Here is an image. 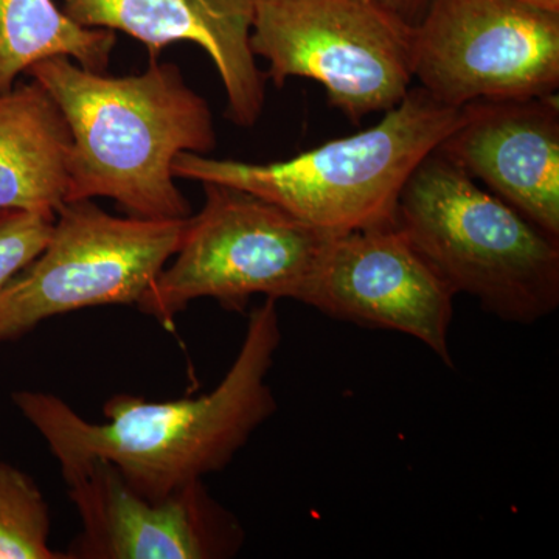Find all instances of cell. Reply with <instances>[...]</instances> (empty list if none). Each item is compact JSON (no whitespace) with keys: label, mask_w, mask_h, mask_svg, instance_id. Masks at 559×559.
<instances>
[{"label":"cell","mask_w":559,"mask_h":559,"mask_svg":"<svg viewBox=\"0 0 559 559\" xmlns=\"http://www.w3.org/2000/svg\"><path fill=\"white\" fill-rule=\"evenodd\" d=\"M50 514L36 481L0 462V559H69L49 546Z\"/></svg>","instance_id":"15"},{"label":"cell","mask_w":559,"mask_h":559,"mask_svg":"<svg viewBox=\"0 0 559 559\" xmlns=\"http://www.w3.org/2000/svg\"><path fill=\"white\" fill-rule=\"evenodd\" d=\"M454 297L395 221L331 237L301 304L414 337L452 369Z\"/></svg>","instance_id":"9"},{"label":"cell","mask_w":559,"mask_h":559,"mask_svg":"<svg viewBox=\"0 0 559 559\" xmlns=\"http://www.w3.org/2000/svg\"><path fill=\"white\" fill-rule=\"evenodd\" d=\"M412 50L418 86L452 108L558 94L559 13L518 0H429Z\"/></svg>","instance_id":"8"},{"label":"cell","mask_w":559,"mask_h":559,"mask_svg":"<svg viewBox=\"0 0 559 559\" xmlns=\"http://www.w3.org/2000/svg\"><path fill=\"white\" fill-rule=\"evenodd\" d=\"M280 344L277 300L266 299L250 312L226 377L198 399L156 403L120 393L103 406L105 423L87 421L51 393L21 390L11 399L61 471L106 460L140 495L164 499L226 468L277 411L267 377Z\"/></svg>","instance_id":"1"},{"label":"cell","mask_w":559,"mask_h":559,"mask_svg":"<svg viewBox=\"0 0 559 559\" xmlns=\"http://www.w3.org/2000/svg\"><path fill=\"white\" fill-rule=\"evenodd\" d=\"M396 224L452 293L500 320L533 325L559 308V241L439 150L401 191Z\"/></svg>","instance_id":"4"},{"label":"cell","mask_w":559,"mask_h":559,"mask_svg":"<svg viewBox=\"0 0 559 559\" xmlns=\"http://www.w3.org/2000/svg\"><path fill=\"white\" fill-rule=\"evenodd\" d=\"M27 75L68 121L66 202L108 198L140 219L193 215L173 165L182 153H212L218 138L207 100L191 90L178 64L156 58L139 75L110 76L53 57L33 64Z\"/></svg>","instance_id":"2"},{"label":"cell","mask_w":559,"mask_h":559,"mask_svg":"<svg viewBox=\"0 0 559 559\" xmlns=\"http://www.w3.org/2000/svg\"><path fill=\"white\" fill-rule=\"evenodd\" d=\"M437 150L559 241L558 94L468 103Z\"/></svg>","instance_id":"11"},{"label":"cell","mask_w":559,"mask_h":559,"mask_svg":"<svg viewBox=\"0 0 559 559\" xmlns=\"http://www.w3.org/2000/svg\"><path fill=\"white\" fill-rule=\"evenodd\" d=\"M204 205L187 219L175 257L135 307L171 326L191 301L242 311L253 296L300 301L330 238L272 202L204 182Z\"/></svg>","instance_id":"5"},{"label":"cell","mask_w":559,"mask_h":559,"mask_svg":"<svg viewBox=\"0 0 559 559\" xmlns=\"http://www.w3.org/2000/svg\"><path fill=\"white\" fill-rule=\"evenodd\" d=\"M525 5L535 7V9L559 13V0H518Z\"/></svg>","instance_id":"18"},{"label":"cell","mask_w":559,"mask_h":559,"mask_svg":"<svg viewBox=\"0 0 559 559\" xmlns=\"http://www.w3.org/2000/svg\"><path fill=\"white\" fill-rule=\"evenodd\" d=\"M187 219L120 218L92 200L66 202L38 257L0 290V344L68 312L138 305L175 257Z\"/></svg>","instance_id":"7"},{"label":"cell","mask_w":559,"mask_h":559,"mask_svg":"<svg viewBox=\"0 0 559 559\" xmlns=\"http://www.w3.org/2000/svg\"><path fill=\"white\" fill-rule=\"evenodd\" d=\"M412 46L414 25L381 0H255L250 49L267 79L316 81L355 124L409 94Z\"/></svg>","instance_id":"6"},{"label":"cell","mask_w":559,"mask_h":559,"mask_svg":"<svg viewBox=\"0 0 559 559\" xmlns=\"http://www.w3.org/2000/svg\"><path fill=\"white\" fill-rule=\"evenodd\" d=\"M116 44V32L76 24L53 0H0V94L47 58L106 72Z\"/></svg>","instance_id":"14"},{"label":"cell","mask_w":559,"mask_h":559,"mask_svg":"<svg viewBox=\"0 0 559 559\" xmlns=\"http://www.w3.org/2000/svg\"><path fill=\"white\" fill-rule=\"evenodd\" d=\"M70 131L39 83L0 94V210L57 216L68 200Z\"/></svg>","instance_id":"13"},{"label":"cell","mask_w":559,"mask_h":559,"mask_svg":"<svg viewBox=\"0 0 559 559\" xmlns=\"http://www.w3.org/2000/svg\"><path fill=\"white\" fill-rule=\"evenodd\" d=\"M83 532L68 557L80 559H223L245 544L237 516L191 481L164 499L132 489L102 459L61 471Z\"/></svg>","instance_id":"10"},{"label":"cell","mask_w":559,"mask_h":559,"mask_svg":"<svg viewBox=\"0 0 559 559\" xmlns=\"http://www.w3.org/2000/svg\"><path fill=\"white\" fill-rule=\"evenodd\" d=\"M61 10L83 27L127 33L151 60L171 44H197L223 83L226 119L245 130L260 120L267 76L250 49L255 0H64Z\"/></svg>","instance_id":"12"},{"label":"cell","mask_w":559,"mask_h":559,"mask_svg":"<svg viewBox=\"0 0 559 559\" xmlns=\"http://www.w3.org/2000/svg\"><path fill=\"white\" fill-rule=\"evenodd\" d=\"M55 216L0 210V290L38 257L49 241Z\"/></svg>","instance_id":"16"},{"label":"cell","mask_w":559,"mask_h":559,"mask_svg":"<svg viewBox=\"0 0 559 559\" xmlns=\"http://www.w3.org/2000/svg\"><path fill=\"white\" fill-rule=\"evenodd\" d=\"M388 9L399 14L407 24L417 25L428 7L429 0H381Z\"/></svg>","instance_id":"17"},{"label":"cell","mask_w":559,"mask_h":559,"mask_svg":"<svg viewBox=\"0 0 559 559\" xmlns=\"http://www.w3.org/2000/svg\"><path fill=\"white\" fill-rule=\"evenodd\" d=\"M460 119L462 108L433 100L417 86L373 127L288 160L249 164L182 153L173 173L179 179L248 191L325 234H348L395 223L412 173Z\"/></svg>","instance_id":"3"}]
</instances>
